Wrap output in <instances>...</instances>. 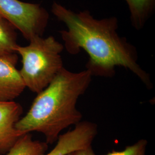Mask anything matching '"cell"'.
I'll return each instance as SVG.
<instances>
[{
  "mask_svg": "<svg viewBox=\"0 0 155 155\" xmlns=\"http://www.w3.org/2000/svg\"><path fill=\"white\" fill-rule=\"evenodd\" d=\"M127 3L130 13V19L133 27L137 30L144 28L153 15L155 0H124Z\"/></svg>",
  "mask_w": 155,
  "mask_h": 155,
  "instance_id": "cell-8",
  "label": "cell"
},
{
  "mask_svg": "<svg viewBox=\"0 0 155 155\" xmlns=\"http://www.w3.org/2000/svg\"><path fill=\"white\" fill-rule=\"evenodd\" d=\"M46 142L33 140L30 133L24 134L17 140L6 155H41L48 150Z\"/></svg>",
  "mask_w": 155,
  "mask_h": 155,
  "instance_id": "cell-9",
  "label": "cell"
},
{
  "mask_svg": "<svg viewBox=\"0 0 155 155\" xmlns=\"http://www.w3.org/2000/svg\"><path fill=\"white\" fill-rule=\"evenodd\" d=\"M9 22L0 18V56L16 53L17 34Z\"/></svg>",
  "mask_w": 155,
  "mask_h": 155,
  "instance_id": "cell-10",
  "label": "cell"
},
{
  "mask_svg": "<svg viewBox=\"0 0 155 155\" xmlns=\"http://www.w3.org/2000/svg\"><path fill=\"white\" fill-rule=\"evenodd\" d=\"M22 107L13 101H0V151L1 153L8 152L17 140L23 134L15 127L21 118Z\"/></svg>",
  "mask_w": 155,
  "mask_h": 155,
  "instance_id": "cell-7",
  "label": "cell"
},
{
  "mask_svg": "<svg viewBox=\"0 0 155 155\" xmlns=\"http://www.w3.org/2000/svg\"><path fill=\"white\" fill-rule=\"evenodd\" d=\"M16 53L0 56V101H13L26 88L16 65Z\"/></svg>",
  "mask_w": 155,
  "mask_h": 155,
  "instance_id": "cell-6",
  "label": "cell"
},
{
  "mask_svg": "<svg viewBox=\"0 0 155 155\" xmlns=\"http://www.w3.org/2000/svg\"><path fill=\"white\" fill-rule=\"evenodd\" d=\"M148 141L145 139H141L136 143L129 145L121 151L112 150L104 155H145Z\"/></svg>",
  "mask_w": 155,
  "mask_h": 155,
  "instance_id": "cell-11",
  "label": "cell"
},
{
  "mask_svg": "<svg viewBox=\"0 0 155 155\" xmlns=\"http://www.w3.org/2000/svg\"><path fill=\"white\" fill-rule=\"evenodd\" d=\"M67 155H96L94 150H93L92 146H90L89 147L82 149V150H77L72 151Z\"/></svg>",
  "mask_w": 155,
  "mask_h": 155,
  "instance_id": "cell-12",
  "label": "cell"
},
{
  "mask_svg": "<svg viewBox=\"0 0 155 155\" xmlns=\"http://www.w3.org/2000/svg\"><path fill=\"white\" fill-rule=\"evenodd\" d=\"M51 12L66 26V30L59 32L64 48L71 55L84 50L89 55L86 68L92 76L112 77L116 67H123L148 89L152 88L150 75L138 63L136 47L118 33L116 17L97 19L88 10L76 12L56 2H53Z\"/></svg>",
  "mask_w": 155,
  "mask_h": 155,
  "instance_id": "cell-1",
  "label": "cell"
},
{
  "mask_svg": "<svg viewBox=\"0 0 155 155\" xmlns=\"http://www.w3.org/2000/svg\"><path fill=\"white\" fill-rule=\"evenodd\" d=\"M98 134V125L87 121H81L74 129L60 134L55 147L50 152L41 155H67L72 151L90 146Z\"/></svg>",
  "mask_w": 155,
  "mask_h": 155,
  "instance_id": "cell-5",
  "label": "cell"
},
{
  "mask_svg": "<svg viewBox=\"0 0 155 155\" xmlns=\"http://www.w3.org/2000/svg\"><path fill=\"white\" fill-rule=\"evenodd\" d=\"M49 13L38 4L20 0H0V18L9 22L28 41L43 36Z\"/></svg>",
  "mask_w": 155,
  "mask_h": 155,
  "instance_id": "cell-4",
  "label": "cell"
},
{
  "mask_svg": "<svg viewBox=\"0 0 155 155\" xmlns=\"http://www.w3.org/2000/svg\"><path fill=\"white\" fill-rule=\"evenodd\" d=\"M64 48L52 36L36 37L26 46H17L15 51L22 63L19 71L26 87L38 94L50 84L64 67L61 55Z\"/></svg>",
  "mask_w": 155,
  "mask_h": 155,
  "instance_id": "cell-3",
  "label": "cell"
},
{
  "mask_svg": "<svg viewBox=\"0 0 155 155\" xmlns=\"http://www.w3.org/2000/svg\"><path fill=\"white\" fill-rule=\"evenodd\" d=\"M1 154H2V153H1V151H0V155H1Z\"/></svg>",
  "mask_w": 155,
  "mask_h": 155,
  "instance_id": "cell-13",
  "label": "cell"
},
{
  "mask_svg": "<svg viewBox=\"0 0 155 155\" xmlns=\"http://www.w3.org/2000/svg\"><path fill=\"white\" fill-rule=\"evenodd\" d=\"M92 77L86 69L74 72L63 67L38 94L27 114L17 122L16 129L22 134L42 133L47 144L56 143L64 129L81 121L82 114L77 104L89 88Z\"/></svg>",
  "mask_w": 155,
  "mask_h": 155,
  "instance_id": "cell-2",
  "label": "cell"
}]
</instances>
